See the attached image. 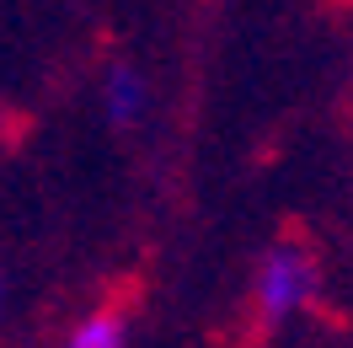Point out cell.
Returning <instances> with one entry per match:
<instances>
[{
  "instance_id": "1",
  "label": "cell",
  "mask_w": 353,
  "mask_h": 348,
  "mask_svg": "<svg viewBox=\"0 0 353 348\" xmlns=\"http://www.w3.org/2000/svg\"><path fill=\"white\" fill-rule=\"evenodd\" d=\"M321 295V273L316 258L294 241H279L263 262H257V279H252V305H257V322L263 327H289L300 322Z\"/></svg>"
},
{
  "instance_id": "2",
  "label": "cell",
  "mask_w": 353,
  "mask_h": 348,
  "mask_svg": "<svg viewBox=\"0 0 353 348\" xmlns=\"http://www.w3.org/2000/svg\"><path fill=\"white\" fill-rule=\"evenodd\" d=\"M97 102H102V118H108L112 129H134L150 113V81L134 65H112L102 75V86H97Z\"/></svg>"
},
{
  "instance_id": "3",
  "label": "cell",
  "mask_w": 353,
  "mask_h": 348,
  "mask_svg": "<svg viewBox=\"0 0 353 348\" xmlns=\"http://www.w3.org/2000/svg\"><path fill=\"white\" fill-rule=\"evenodd\" d=\"M70 343L75 348H118V343H129V316L112 311V305L86 311V316L75 322V332H70Z\"/></svg>"
},
{
  "instance_id": "4",
  "label": "cell",
  "mask_w": 353,
  "mask_h": 348,
  "mask_svg": "<svg viewBox=\"0 0 353 348\" xmlns=\"http://www.w3.org/2000/svg\"><path fill=\"white\" fill-rule=\"evenodd\" d=\"M0 129H6V108H0Z\"/></svg>"
}]
</instances>
